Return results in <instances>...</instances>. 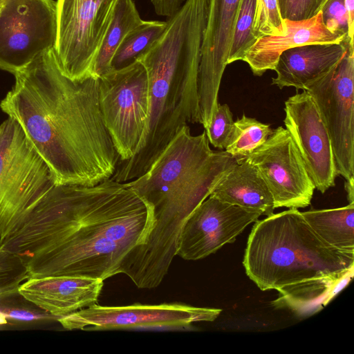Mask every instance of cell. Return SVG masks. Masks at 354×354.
Returning <instances> with one entry per match:
<instances>
[{
  "mask_svg": "<svg viewBox=\"0 0 354 354\" xmlns=\"http://www.w3.org/2000/svg\"><path fill=\"white\" fill-rule=\"evenodd\" d=\"M14 75L0 107L19 122L57 184L93 186L111 178L120 156L102 120L99 77L68 78L54 48Z\"/></svg>",
  "mask_w": 354,
  "mask_h": 354,
  "instance_id": "obj_1",
  "label": "cell"
},
{
  "mask_svg": "<svg viewBox=\"0 0 354 354\" xmlns=\"http://www.w3.org/2000/svg\"><path fill=\"white\" fill-rule=\"evenodd\" d=\"M237 161L212 149L205 131L193 136L183 125L145 174L124 183L151 207L153 222L145 243L124 257L120 272L139 288L158 287L186 220Z\"/></svg>",
  "mask_w": 354,
  "mask_h": 354,
  "instance_id": "obj_2",
  "label": "cell"
},
{
  "mask_svg": "<svg viewBox=\"0 0 354 354\" xmlns=\"http://www.w3.org/2000/svg\"><path fill=\"white\" fill-rule=\"evenodd\" d=\"M151 207L124 183L65 184L55 243L27 261L30 278L71 276L105 280L120 274L124 257L145 243Z\"/></svg>",
  "mask_w": 354,
  "mask_h": 354,
  "instance_id": "obj_3",
  "label": "cell"
},
{
  "mask_svg": "<svg viewBox=\"0 0 354 354\" xmlns=\"http://www.w3.org/2000/svg\"><path fill=\"white\" fill-rule=\"evenodd\" d=\"M209 1L185 0L136 59L148 77L147 124L137 153L120 161L111 179L126 183L140 176L183 125L200 123L198 77Z\"/></svg>",
  "mask_w": 354,
  "mask_h": 354,
  "instance_id": "obj_4",
  "label": "cell"
},
{
  "mask_svg": "<svg viewBox=\"0 0 354 354\" xmlns=\"http://www.w3.org/2000/svg\"><path fill=\"white\" fill-rule=\"evenodd\" d=\"M243 264L261 290H278L354 267V253L325 243L301 212L290 208L254 222Z\"/></svg>",
  "mask_w": 354,
  "mask_h": 354,
  "instance_id": "obj_5",
  "label": "cell"
},
{
  "mask_svg": "<svg viewBox=\"0 0 354 354\" xmlns=\"http://www.w3.org/2000/svg\"><path fill=\"white\" fill-rule=\"evenodd\" d=\"M57 184L19 122L8 117L0 124V240Z\"/></svg>",
  "mask_w": 354,
  "mask_h": 354,
  "instance_id": "obj_6",
  "label": "cell"
},
{
  "mask_svg": "<svg viewBox=\"0 0 354 354\" xmlns=\"http://www.w3.org/2000/svg\"><path fill=\"white\" fill-rule=\"evenodd\" d=\"M99 105L120 161L129 160L139 149L148 120V77L144 66L136 59L100 76Z\"/></svg>",
  "mask_w": 354,
  "mask_h": 354,
  "instance_id": "obj_7",
  "label": "cell"
},
{
  "mask_svg": "<svg viewBox=\"0 0 354 354\" xmlns=\"http://www.w3.org/2000/svg\"><path fill=\"white\" fill-rule=\"evenodd\" d=\"M117 0H57L54 47L62 73L82 81L95 74L97 55Z\"/></svg>",
  "mask_w": 354,
  "mask_h": 354,
  "instance_id": "obj_8",
  "label": "cell"
},
{
  "mask_svg": "<svg viewBox=\"0 0 354 354\" xmlns=\"http://www.w3.org/2000/svg\"><path fill=\"white\" fill-rule=\"evenodd\" d=\"M54 0H6L0 7V68L12 74L54 48Z\"/></svg>",
  "mask_w": 354,
  "mask_h": 354,
  "instance_id": "obj_9",
  "label": "cell"
},
{
  "mask_svg": "<svg viewBox=\"0 0 354 354\" xmlns=\"http://www.w3.org/2000/svg\"><path fill=\"white\" fill-rule=\"evenodd\" d=\"M306 91L315 102L331 140L337 175L354 177V44L339 63Z\"/></svg>",
  "mask_w": 354,
  "mask_h": 354,
  "instance_id": "obj_10",
  "label": "cell"
},
{
  "mask_svg": "<svg viewBox=\"0 0 354 354\" xmlns=\"http://www.w3.org/2000/svg\"><path fill=\"white\" fill-rule=\"evenodd\" d=\"M218 308H201L179 303L133 304L122 306L91 305L59 317L67 330H116L138 328H182L201 322H213Z\"/></svg>",
  "mask_w": 354,
  "mask_h": 354,
  "instance_id": "obj_11",
  "label": "cell"
},
{
  "mask_svg": "<svg viewBox=\"0 0 354 354\" xmlns=\"http://www.w3.org/2000/svg\"><path fill=\"white\" fill-rule=\"evenodd\" d=\"M267 184L274 208H304L315 189L302 157L288 130L279 127L245 158Z\"/></svg>",
  "mask_w": 354,
  "mask_h": 354,
  "instance_id": "obj_12",
  "label": "cell"
},
{
  "mask_svg": "<svg viewBox=\"0 0 354 354\" xmlns=\"http://www.w3.org/2000/svg\"><path fill=\"white\" fill-rule=\"evenodd\" d=\"M259 212L234 205L209 196L189 215L178 241L176 255L185 260H199L233 243Z\"/></svg>",
  "mask_w": 354,
  "mask_h": 354,
  "instance_id": "obj_13",
  "label": "cell"
},
{
  "mask_svg": "<svg viewBox=\"0 0 354 354\" xmlns=\"http://www.w3.org/2000/svg\"><path fill=\"white\" fill-rule=\"evenodd\" d=\"M285 128L292 136L315 189L325 193L337 174L331 140L318 109L305 90L285 102Z\"/></svg>",
  "mask_w": 354,
  "mask_h": 354,
  "instance_id": "obj_14",
  "label": "cell"
},
{
  "mask_svg": "<svg viewBox=\"0 0 354 354\" xmlns=\"http://www.w3.org/2000/svg\"><path fill=\"white\" fill-rule=\"evenodd\" d=\"M239 0H209L198 77L200 113L212 115L218 104L221 79L227 65Z\"/></svg>",
  "mask_w": 354,
  "mask_h": 354,
  "instance_id": "obj_15",
  "label": "cell"
},
{
  "mask_svg": "<svg viewBox=\"0 0 354 354\" xmlns=\"http://www.w3.org/2000/svg\"><path fill=\"white\" fill-rule=\"evenodd\" d=\"M103 281L71 276L29 278L19 286V290L58 319L96 304Z\"/></svg>",
  "mask_w": 354,
  "mask_h": 354,
  "instance_id": "obj_16",
  "label": "cell"
},
{
  "mask_svg": "<svg viewBox=\"0 0 354 354\" xmlns=\"http://www.w3.org/2000/svg\"><path fill=\"white\" fill-rule=\"evenodd\" d=\"M284 21V33L260 37L244 53L241 60L249 65L254 75L261 76L274 70L286 50L308 44H339L348 37L331 33L324 24L321 11L310 19Z\"/></svg>",
  "mask_w": 354,
  "mask_h": 354,
  "instance_id": "obj_17",
  "label": "cell"
},
{
  "mask_svg": "<svg viewBox=\"0 0 354 354\" xmlns=\"http://www.w3.org/2000/svg\"><path fill=\"white\" fill-rule=\"evenodd\" d=\"M350 43L354 44L347 37L339 44H308L286 50L278 58L272 84L306 90L339 63Z\"/></svg>",
  "mask_w": 354,
  "mask_h": 354,
  "instance_id": "obj_18",
  "label": "cell"
},
{
  "mask_svg": "<svg viewBox=\"0 0 354 354\" xmlns=\"http://www.w3.org/2000/svg\"><path fill=\"white\" fill-rule=\"evenodd\" d=\"M209 196L266 216L272 215L275 209L267 184L256 167L246 158L238 160Z\"/></svg>",
  "mask_w": 354,
  "mask_h": 354,
  "instance_id": "obj_19",
  "label": "cell"
},
{
  "mask_svg": "<svg viewBox=\"0 0 354 354\" xmlns=\"http://www.w3.org/2000/svg\"><path fill=\"white\" fill-rule=\"evenodd\" d=\"M354 267L339 273L297 282L277 291L272 302L277 308H288L299 316L312 315L333 299L353 277Z\"/></svg>",
  "mask_w": 354,
  "mask_h": 354,
  "instance_id": "obj_20",
  "label": "cell"
},
{
  "mask_svg": "<svg viewBox=\"0 0 354 354\" xmlns=\"http://www.w3.org/2000/svg\"><path fill=\"white\" fill-rule=\"evenodd\" d=\"M317 235L329 245L354 253V203L301 212Z\"/></svg>",
  "mask_w": 354,
  "mask_h": 354,
  "instance_id": "obj_21",
  "label": "cell"
},
{
  "mask_svg": "<svg viewBox=\"0 0 354 354\" xmlns=\"http://www.w3.org/2000/svg\"><path fill=\"white\" fill-rule=\"evenodd\" d=\"M142 21L133 0H117L111 22L96 59L95 74L97 77L112 69L111 61L120 44Z\"/></svg>",
  "mask_w": 354,
  "mask_h": 354,
  "instance_id": "obj_22",
  "label": "cell"
},
{
  "mask_svg": "<svg viewBox=\"0 0 354 354\" xmlns=\"http://www.w3.org/2000/svg\"><path fill=\"white\" fill-rule=\"evenodd\" d=\"M167 23L162 21H144L124 38L111 61V67L118 69L133 62L162 34Z\"/></svg>",
  "mask_w": 354,
  "mask_h": 354,
  "instance_id": "obj_23",
  "label": "cell"
},
{
  "mask_svg": "<svg viewBox=\"0 0 354 354\" xmlns=\"http://www.w3.org/2000/svg\"><path fill=\"white\" fill-rule=\"evenodd\" d=\"M272 131L270 124L243 114L234 122L225 151L238 160L245 158L262 145Z\"/></svg>",
  "mask_w": 354,
  "mask_h": 354,
  "instance_id": "obj_24",
  "label": "cell"
},
{
  "mask_svg": "<svg viewBox=\"0 0 354 354\" xmlns=\"http://www.w3.org/2000/svg\"><path fill=\"white\" fill-rule=\"evenodd\" d=\"M256 0H239L227 58V65L241 60L257 39L252 33Z\"/></svg>",
  "mask_w": 354,
  "mask_h": 354,
  "instance_id": "obj_25",
  "label": "cell"
},
{
  "mask_svg": "<svg viewBox=\"0 0 354 354\" xmlns=\"http://www.w3.org/2000/svg\"><path fill=\"white\" fill-rule=\"evenodd\" d=\"M0 314L19 322L57 320V317L26 297L16 288L0 294Z\"/></svg>",
  "mask_w": 354,
  "mask_h": 354,
  "instance_id": "obj_26",
  "label": "cell"
},
{
  "mask_svg": "<svg viewBox=\"0 0 354 354\" xmlns=\"http://www.w3.org/2000/svg\"><path fill=\"white\" fill-rule=\"evenodd\" d=\"M252 29L257 39L285 32V21L281 15L278 0H256Z\"/></svg>",
  "mask_w": 354,
  "mask_h": 354,
  "instance_id": "obj_27",
  "label": "cell"
},
{
  "mask_svg": "<svg viewBox=\"0 0 354 354\" xmlns=\"http://www.w3.org/2000/svg\"><path fill=\"white\" fill-rule=\"evenodd\" d=\"M29 278L25 260L0 245V294L19 288Z\"/></svg>",
  "mask_w": 354,
  "mask_h": 354,
  "instance_id": "obj_28",
  "label": "cell"
},
{
  "mask_svg": "<svg viewBox=\"0 0 354 354\" xmlns=\"http://www.w3.org/2000/svg\"><path fill=\"white\" fill-rule=\"evenodd\" d=\"M234 120L227 104H218L209 127L205 130L208 141L213 147L224 149L230 136Z\"/></svg>",
  "mask_w": 354,
  "mask_h": 354,
  "instance_id": "obj_29",
  "label": "cell"
},
{
  "mask_svg": "<svg viewBox=\"0 0 354 354\" xmlns=\"http://www.w3.org/2000/svg\"><path fill=\"white\" fill-rule=\"evenodd\" d=\"M328 0H278L283 19L299 21L315 16Z\"/></svg>",
  "mask_w": 354,
  "mask_h": 354,
  "instance_id": "obj_30",
  "label": "cell"
},
{
  "mask_svg": "<svg viewBox=\"0 0 354 354\" xmlns=\"http://www.w3.org/2000/svg\"><path fill=\"white\" fill-rule=\"evenodd\" d=\"M326 28L333 34L348 36L344 0H328L321 10Z\"/></svg>",
  "mask_w": 354,
  "mask_h": 354,
  "instance_id": "obj_31",
  "label": "cell"
},
{
  "mask_svg": "<svg viewBox=\"0 0 354 354\" xmlns=\"http://www.w3.org/2000/svg\"><path fill=\"white\" fill-rule=\"evenodd\" d=\"M184 1L185 0H151L156 13L167 17L176 12Z\"/></svg>",
  "mask_w": 354,
  "mask_h": 354,
  "instance_id": "obj_32",
  "label": "cell"
},
{
  "mask_svg": "<svg viewBox=\"0 0 354 354\" xmlns=\"http://www.w3.org/2000/svg\"><path fill=\"white\" fill-rule=\"evenodd\" d=\"M348 17V37L353 41L354 34V0H344Z\"/></svg>",
  "mask_w": 354,
  "mask_h": 354,
  "instance_id": "obj_33",
  "label": "cell"
},
{
  "mask_svg": "<svg viewBox=\"0 0 354 354\" xmlns=\"http://www.w3.org/2000/svg\"><path fill=\"white\" fill-rule=\"evenodd\" d=\"M354 177L345 180L344 187L347 194L348 203H354Z\"/></svg>",
  "mask_w": 354,
  "mask_h": 354,
  "instance_id": "obj_34",
  "label": "cell"
},
{
  "mask_svg": "<svg viewBox=\"0 0 354 354\" xmlns=\"http://www.w3.org/2000/svg\"><path fill=\"white\" fill-rule=\"evenodd\" d=\"M6 323H7V319L3 315L0 314V325L5 324Z\"/></svg>",
  "mask_w": 354,
  "mask_h": 354,
  "instance_id": "obj_35",
  "label": "cell"
},
{
  "mask_svg": "<svg viewBox=\"0 0 354 354\" xmlns=\"http://www.w3.org/2000/svg\"><path fill=\"white\" fill-rule=\"evenodd\" d=\"M5 1H6V0H0V4L2 3L3 2H4Z\"/></svg>",
  "mask_w": 354,
  "mask_h": 354,
  "instance_id": "obj_36",
  "label": "cell"
},
{
  "mask_svg": "<svg viewBox=\"0 0 354 354\" xmlns=\"http://www.w3.org/2000/svg\"><path fill=\"white\" fill-rule=\"evenodd\" d=\"M1 4H0V7H1Z\"/></svg>",
  "mask_w": 354,
  "mask_h": 354,
  "instance_id": "obj_37",
  "label": "cell"
}]
</instances>
